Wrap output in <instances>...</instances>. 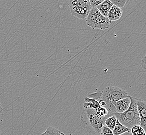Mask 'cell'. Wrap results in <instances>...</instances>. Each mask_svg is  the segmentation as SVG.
I'll return each mask as SVG.
<instances>
[{"label": "cell", "instance_id": "6da1fadb", "mask_svg": "<svg viewBox=\"0 0 146 135\" xmlns=\"http://www.w3.org/2000/svg\"><path fill=\"white\" fill-rule=\"evenodd\" d=\"M81 123L83 128L92 134H100L105 125L106 120L96 113L94 109H84L81 115Z\"/></svg>", "mask_w": 146, "mask_h": 135}, {"label": "cell", "instance_id": "7a4b0ae2", "mask_svg": "<svg viewBox=\"0 0 146 135\" xmlns=\"http://www.w3.org/2000/svg\"><path fill=\"white\" fill-rule=\"evenodd\" d=\"M129 98L131 104L129 109L122 113L115 112L113 115L120 123L131 129L135 125H140V120L137 106V98L131 96H129Z\"/></svg>", "mask_w": 146, "mask_h": 135}, {"label": "cell", "instance_id": "3957f363", "mask_svg": "<svg viewBox=\"0 0 146 135\" xmlns=\"http://www.w3.org/2000/svg\"><path fill=\"white\" fill-rule=\"evenodd\" d=\"M86 23L92 29L105 30L109 28L111 21L104 16L97 7L92 8L86 19Z\"/></svg>", "mask_w": 146, "mask_h": 135}, {"label": "cell", "instance_id": "277c9868", "mask_svg": "<svg viewBox=\"0 0 146 135\" xmlns=\"http://www.w3.org/2000/svg\"><path fill=\"white\" fill-rule=\"evenodd\" d=\"M71 14L80 19L86 18L92 9L89 0H74L69 2Z\"/></svg>", "mask_w": 146, "mask_h": 135}, {"label": "cell", "instance_id": "5b68a950", "mask_svg": "<svg viewBox=\"0 0 146 135\" xmlns=\"http://www.w3.org/2000/svg\"><path fill=\"white\" fill-rule=\"evenodd\" d=\"M129 94L123 89L116 86H108L102 91L101 97L104 100L113 103L129 97Z\"/></svg>", "mask_w": 146, "mask_h": 135}, {"label": "cell", "instance_id": "8992f818", "mask_svg": "<svg viewBox=\"0 0 146 135\" xmlns=\"http://www.w3.org/2000/svg\"><path fill=\"white\" fill-rule=\"evenodd\" d=\"M137 106L140 118V125L145 130L146 134V102L143 99H137Z\"/></svg>", "mask_w": 146, "mask_h": 135}, {"label": "cell", "instance_id": "52a82bcc", "mask_svg": "<svg viewBox=\"0 0 146 135\" xmlns=\"http://www.w3.org/2000/svg\"><path fill=\"white\" fill-rule=\"evenodd\" d=\"M112 104L113 105L115 108L116 109L117 113H123L129 109L130 106L131 99L129 98V96L127 98H124L115 102H113L112 103Z\"/></svg>", "mask_w": 146, "mask_h": 135}, {"label": "cell", "instance_id": "ba28073f", "mask_svg": "<svg viewBox=\"0 0 146 135\" xmlns=\"http://www.w3.org/2000/svg\"><path fill=\"white\" fill-rule=\"evenodd\" d=\"M123 11L122 9L113 5L108 13L107 18L110 21H115L121 17Z\"/></svg>", "mask_w": 146, "mask_h": 135}, {"label": "cell", "instance_id": "9c48e42d", "mask_svg": "<svg viewBox=\"0 0 146 135\" xmlns=\"http://www.w3.org/2000/svg\"><path fill=\"white\" fill-rule=\"evenodd\" d=\"M113 4L110 0H105L100 5L97 7V9L104 16L107 17L108 13L109 12L111 7L113 6Z\"/></svg>", "mask_w": 146, "mask_h": 135}, {"label": "cell", "instance_id": "30bf717a", "mask_svg": "<svg viewBox=\"0 0 146 135\" xmlns=\"http://www.w3.org/2000/svg\"><path fill=\"white\" fill-rule=\"evenodd\" d=\"M131 129L124 126L122 124L120 123L119 120H117V123L114 127V129L112 130V132L114 135H121L126 133L131 132Z\"/></svg>", "mask_w": 146, "mask_h": 135}, {"label": "cell", "instance_id": "8fae6325", "mask_svg": "<svg viewBox=\"0 0 146 135\" xmlns=\"http://www.w3.org/2000/svg\"><path fill=\"white\" fill-rule=\"evenodd\" d=\"M117 118L113 115L109 116L105 121V125L112 131L117 123Z\"/></svg>", "mask_w": 146, "mask_h": 135}, {"label": "cell", "instance_id": "7c38bea8", "mask_svg": "<svg viewBox=\"0 0 146 135\" xmlns=\"http://www.w3.org/2000/svg\"><path fill=\"white\" fill-rule=\"evenodd\" d=\"M41 135H66L64 133L54 127H48L45 132L41 134Z\"/></svg>", "mask_w": 146, "mask_h": 135}, {"label": "cell", "instance_id": "4fadbf2b", "mask_svg": "<svg viewBox=\"0 0 146 135\" xmlns=\"http://www.w3.org/2000/svg\"><path fill=\"white\" fill-rule=\"evenodd\" d=\"M131 129L132 135H146L145 130L140 125H135Z\"/></svg>", "mask_w": 146, "mask_h": 135}, {"label": "cell", "instance_id": "5bb4252c", "mask_svg": "<svg viewBox=\"0 0 146 135\" xmlns=\"http://www.w3.org/2000/svg\"><path fill=\"white\" fill-rule=\"evenodd\" d=\"M111 2L113 5L117 6L120 9L123 8L126 3V0H112Z\"/></svg>", "mask_w": 146, "mask_h": 135}, {"label": "cell", "instance_id": "9a60e30c", "mask_svg": "<svg viewBox=\"0 0 146 135\" xmlns=\"http://www.w3.org/2000/svg\"><path fill=\"white\" fill-rule=\"evenodd\" d=\"M100 135H114L111 129H109L108 127L104 125L102 127V129L101 130V132L100 133Z\"/></svg>", "mask_w": 146, "mask_h": 135}, {"label": "cell", "instance_id": "2e32d148", "mask_svg": "<svg viewBox=\"0 0 146 135\" xmlns=\"http://www.w3.org/2000/svg\"><path fill=\"white\" fill-rule=\"evenodd\" d=\"M104 1V0H90V2L92 8L97 7Z\"/></svg>", "mask_w": 146, "mask_h": 135}, {"label": "cell", "instance_id": "e0dca14e", "mask_svg": "<svg viewBox=\"0 0 146 135\" xmlns=\"http://www.w3.org/2000/svg\"><path fill=\"white\" fill-rule=\"evenodd\" d=\"M3 108L2 107L1 105V103H0V116H1V115L2 114V112H3Z\"/></svg>", "mask_w": 146, "mask_h": 135}, {"label": "cell", "instance_id": "ac0fdd59", "mask_svg": "<svg viewBox=\"0 0 146 135\" xmlns=\"http://www.w3.org/2000/svg\"><path fill=\"white\" fill-rule=\"evenodd\" d=\"M1 98H0V103H1Z\"/></svg>", "mask_w": 146, "mask_h": 135}, {"label": "cell", "instance_id": "d6986e66", "mask_svg": "<svg viewBox=\"0 0 146 135\" xmlns=\"http://www.w3.org/2000/svg\"><path fill=\"white\" fill-rule=\"evenodd\" d=\"M70 135H71V134H70Z\"/></svg>", "mask_w": 146, "mask_h": 135}]
</instances>
